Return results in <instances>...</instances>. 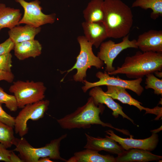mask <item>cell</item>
Here are the masks:
<instances>
[{
    "label": "cell",
    "mask_w": 162,
    "mask_h": 162,
    "mask_svg": "<svg viewBox=\"0 0 162 162\" xmlns=\"http://www.w3.org/2000/svg\"><path fill=\"white\" fill-rule=\"evenodd\" d=\"M46 88L42 82L17 80L10 87L9 92L14 94L18 108L44 100Z\"/></svg>",
    "instance_id": "cell-6"
},
{
    "label": "cell",
    "mask_w": 162,
    "mask_h": 162,
    "mask_svg": "<svg viewBox=\"0 0 162 162\" xmlns=\"http://www.w3.org/2000/svg\"><path fill=\"white\" fill-rule=\"evenodd\" d=\"M66 162H116L115 158L109 154L102 155L98 152L86 148L76 152Z\"/></svg>",
    "instance_id": "cell-19"
},
{
    "label": "cell",
    "mask_w": 162,
    "mask_h": 162,
    "mask_svg": "<svg viewBox=\"0 0 162 162\" xmlns=\"http://www.w3.org/2000/svg\"><path fill=\"white\" fill-rule=\"evenodd\" d=\"M15 118L8 114L3 109L0 104V122L14 128Z\"/></svg>",
    "instance_id": "cell-28"
},
{
    "label": "cell",
    "mask_w": 162,
    "mask_h": 162,
    "mask_svg": "<svg viewBox=\"0 0 162 162\" xmlns=\"http://www.w3.org/2000/svg\"><path fill=\"white\" fill-rule=\"evenodd\" d=\"M103 23L108 38H123L129 34L133 24L130 8L121 0H104Z\"/></svg>",
    "instance_id": "cell-1"
},
{
    "label": "cell",
    "mask_w": 162,
    "mask_h": 162,
    "mask_svg": "<svg viewBox=\"0 0 162 162\" xmlns=\"http://www.w3.org/2000/svg\"><path fill=\"white\" fill-rule=\"evenodd\" d=\"M49 157L41 158L39 159L38 162H52Z\"/></svg>",
    "instance_id": "cell-33"
},
{
    "label": "cell",
    "mask_w": 162,
    "mask_h": 162,
    "mask_svg": "<svg viewBox=\"0 0 162 162\" xmlns=\"http://www.w3.org/2000/svg\"><path fill=\"white\" fill-rule=\"evenodd\" d=\"M107 90L105 93L113 99L117 100L124 104L134 106L141 111H146L145 114H151L157 116L158 119L162 116V107L158 106L151 109L142 106V103L133 98L124 88L119 86H106Z\"/></svg>",
    "instance_id": "cell-12"
},
{
    "label": "cell",
    "mask_w": 162,
    "mask_h": 162,
    "mask_svg": "<svg viewBox=\"0 0 162 162\" xmlns=\"http://www.w3.org/2000/svg\"><path fill=\"white\" fill-rule=\"evenodd\" d=\"M50 103L48 100H42L26 105L15 118L14 130L21 137L28 134L29 120L37 121L43 118L47 111Z\"/></svg>",
    "instance_id": "cell-7"
},
{
    "label": "cell",
    "mask_w": 162,
    "mask_h": 162,
    "mask_svg": "<svg viewBox=\"0 0 162 162\" xmlns=\"http://www.w3.org/2000/svg\"><path fill=\"white\" fill-rule=\"evenodd\" d=\"M10 162H23L21 158L12 151L10 156Z\"/></svg>",
    "instance_id": "cell-32"
},
{
    "label": "cell",
    "mask_w": 162,
    "mask_h": 162,
    "mask_svg": "<svg viewBox=\"0 0 162 162\" xmlns=\"http://www.w3.org/2000/svg\"><path fill=\"white\" fill-rule=\"evenodd\" d=\"M42 47L37 40H33L15 44L14 48L15 56L20 60L30 57L35 58L42 53Z\"/></svg>",
    "instance_id": "cell-18"
},
{
    "label": "cell",
    "mask_w": 162,
    "mask_h": 162,
    "mask_svg": "<svg viewBox=\"0 0 162 162\" xmlns=\"http://www.w3.org/2000/svg\"><path fill=\"white\" fill-rule=\"evenodd\" d=\"M104 0H92L83 10L85 21L88 22H103L104 13Z\"/></svg>",
    "instance_id": "cell-22"
},
{
    "label": "cell",
    "mask_w": 162,
    "mask_h": 162,
    "mask_svg": "<svg viewBox=\"0 0 162 162\" xmlns=\"http://www.w3.org/2000/svg\"><path fill=\"white\" fill-rule=\"evenodd\" d=\"M115 158L116 162H147L160 160L162 157L153 154L149 151L133 148L125 150Z\"/></svg>",
    "instance_id": "cell-17"
},
{
    "label": "cell",
    "mask_w": 162,
    "mask_h": 162,
    "mask_svg": "<svg viewBox=\"0 0 162 162\" xmlns=\"http://www.w3.org/2000/svg\"><path fill=\"white\" fill-rule=\"evenodd\" d=\"M154 73L155 74V75L160 78H161L162 77V71H157Z\"/></svg>",
    "instance_id": "cell-34"
},
{
    "label": "cell",
    "mask_w": 162,
    "mask_h": 162,
    "mask_svg": "<svg viewBox=\"0 0 162 162\" xmlns=\"http://www.w3.org/2000/svg\"><path fill=\"white\" fill-rule=\"evenodd\" d=\"M84 36L88 41L96 48L108 38L105 27L103 22H88L82 23Z\"/></svg>",
    "instance_id": "cell-16"
},
{
    "label": "cell",
    "mask_w": 162,
    "mask_h": 162,
    "mask_svg": "<svg viewBox=\"0 0 162 162\" xmlns=\"http://www.w3.org/2000/svg\"><path fill=\"white\" fill-rule=\"evenodd\" d=\"M137 7L145 10L152 9L150 17L153 19L156 20L162 16V0H136L132 7Z\"/></svg>",
    "instance_id": "cell-23"
},
{
    "label": "cell",
    "mask_w": 162,
    "mask_h": 162,
    "mask_svg": "<svg viewBox=\"0 0 162 162\" xmlns=\"http://www.w3.org/2000/svg\"><path fill=\"white\" fill-rule=\"evenodd\" d=\"M11 151L0 143V161L10 162V156Z\"/></svg>",
    "instance_id": "cell-30"
},
{
    "label": "cell",
    "mask_w": 162,
    "mask_h": 162,
    "mask_svg": "<svg viewBox=\"0 0 162 162\" xmlns=\"http://www.w3.org/2000/svg\"><path fill=\"white\" fill-rule=\"evenodd\" d=\"M14 44L9 38L0 44V56L10 53L11 51L14 50Z\"/></svg>",
    "instance_id": "cell-29"
},
{
    "label": "cell",
    "mask_w": 162,
    "mask_h": 162,
    "mask_svg": "<svg viewBox=\"0 0 162 162\" xmlns=\"http://www.w3.org/2000/svg\"><path fill=\"white\" fill-rule=\"evenodd\" d=\"M12 57L10 53L0 56V70L11 71Z\"/></svg>",
    "instance_id": "cell-27"
},
{
    "label": "cell",
    "mask_w": 162,
    "mask_h": 162,
    "mask_svg": "<svg viewBox=\"0 0 162 162\" xmlns=\"http://www.w3.org/2000/svg\"><path fill=\"white\" fill-rule=\"evenodd\" d=\"M14 76L11 71L0 70V81L5 80L8 82H12L14 79Z\"/></svg>",
    "instance_id": "cell-31"
},
{
    "label": "cell",
    "mask_w": 162,
    "mask_h": 162,
    "mask_svg": "<svg viewBox=\"0 0 162 162\" xmlns=\"http://www.w3.org/2000/svg\"><path fill=\"white\" fill-rule=\"evenodd\" d=\"M22 14L20 9L7 7L0 3V31L3 28L11 29L19 25Z\"/></svg>",
    "instance_id": "cell-21"
},
{
    "label": "cell",
    "mask_w": 162,
    "mask_h": 162,
    "mask_svg": "<svg viewBox=\"0 0 162 162\" xmlns=\"http://www.w3.org/2000/svg\"><path fill=\"white\" fill-rule=\"evenodd\" d=\"M105 132L109 135H106V137L115 140L125 150L136 148L151 151L156 148L159 141L158 135L156 133H152V135L147 138L136 139H134L133 136L131 135H129L130 138H122L116 135L111 130Z\"/></svg>",
    "instance_id": "cell-11"
},
{
    "label": "cell",
    "mask_w": 162,
    "mask_h": 162,
    "mask_svg": "<svg viewBox=\"0 0 162 162\" xmlns=\"http://www.w3.org/2000/svg\"><path fill=\"white\" fill-rule=\"evenodd\" d=\"M87 142L84 147L85 148L99 152L105 151L109 153L119 155L122 153L124 150L122 146L118 144L114 140L106 137H96L85 134Z\"/></svg>",
    "instance_id": "cell-14"
},
{
    "label": "cell",
    "mask_w": 162,
    "mask_h": 162,
    "mask_svg": "<svg viewBox=\"0 0 162 162\" xmlns=\"http://www.w3.org/2000/svg\"><path fill=\"white\" fill-rule=\"evenodd\" d=\"M162 69V53L138 51L133 56H127L120 67L107 73L110 75L124 74L128 78L137 79Z\"/></svg>",
    "instance_id": "cell-3"
},
{
    "label": "cell",
    "mask_w": 162,
    "mask_h": 162,
    "mask_svg": "<svg viewBox=\"0 0 162 162\" xmlns=\"http://www.w3.org/2000/svg\"><path fill=\"white\" fill-rule=\"evenodd\" d=\"M146 76L145 88L152 89L155 94L162 95V79L158 78L152 73L148 74Z\"/></svg>",
    "instance_id": "cell-25"
},
{
    "label": "cell",
    "mask_w": 162,
    "mask_h": 162,
    "mask_svg": "<svg viewBox=\"0 0 162 162\" xmlns=\"http://www.w3.org/2000/svg\"><path fill=\"white\" fill-rule=\"evenodd\" d=\"M136 44L143 52L162 53V31L152 29L143 33L139 35Z\"/></svg>",
    "instance_id": "cell-13"
},
{
    "label": "cell",
    "mask_w": 162,
    "mask_h": 162,
    "mask_svg": "<svg viewBox=\"0 0 162 162\" xmlns=\"http://www.w3.org/2000/svg\"><path fill=\"white\" fill-rule=\"evenodd\" d=\"M14 0L20 4L24 10L23 17L19 22V25L25 24L37 28L47 24H52L55 22L56 20V14H46L44 13L39 0L29 2L24 0Z\"/></svg>",
    "instance_id": "cell-8"
},
{
    "label": "cell",
    "mask_w": 162,
    "mask_h": 162,
    "mask_svg": "<svg viewBox=\"0 0 162 162\" xmlns=\"http://www.w3.org/2000/svg\"><path fill=\"white\" fill-rule=\"evenodd\" d=\"M41 28L34 27L25 24L17 26L8 31L9 38L14 44L34 39L35 36L41 31Z\"/></svg>",
    "instance_id": "cell-20"
},
{
    "label": "cell",
    "mask_w": 162,
    "mask_h": 162,
    "mask_svg": "<svg viewBox=\"0 0 162 162\" xmlns=\"http://www.w3.org/2000/svg\"><path fill=\"white\" fill-rule=\"evenodd\" d=\"M67 136V134H64L44 146L38 148L33 147L23 137L16 138L14 145L15 148L13 151L19 152L23 162H38L39 158L46 157L66 162L67 160L61 156L60 148L61 141Z\"/></svg>",
    "instance_id": "cell-4"
},
{
    "label": "cell",
    "mask_w": 162,
    "mask_h": 162,
    "mask_svg": "<svg viewBox=\"0 0 162 162\" xmlns=\"http://www.w3.org/2000/svg\"><path fill=\"white\" fill-rule=\"evenodd\" d=\"M99 47L97 56L105 64V71L107 73L115 70L113 66V61L122 51L128 48H138L136 40H130L129 34L123 37L122 40L119 43L109 40L103 42Z\"/></svg>",
    "instance_id": "cell-9"
},
{
    "label": "cell",
    "mask_w": 162,
    "mask_h": 162,
    "mask_svg": "<svg viewBox=\"0 0 162 162\" xmlns=\"http://www.w3.org/2000/svg\"><path fill=\"white\" fill-rule=\"evenodd\" d=\"M89 96L92 97L96 104H105L112 111V115L115 118H117L119 115L123 118H126L134 124V121L123 111L122 107L116 102L110 96L104 92L99 86L94 87L89 92Z\"/></svg>",
    "instance_id": "cell-15"
},
{
    "label": "cell",
    "mask_w": 162,
    "mask_h": 162,
    "mask_svg": "<svg viewBox=\"0 0 162 162\" xmlns=\"http://www.w3.org/2000/svg\"><path fill=\"white\" fill-rule=\"evenodd\" d=\"M14 134L13 128L0 122V143L6 148L14 145L16 138Z\"/></svg>",
    "instance_id": "cell-24"
},
{
    "label": "cell",
    "mask_w": 162,
    "mask_h": 162,
    "mask_svg": "<svg viewBox=\"0 0 162 162\" xmlns=\"http://www.w3.org/2000/svg\"><path fill=\"white\" fill-rule=\"evenodd\" d=\"M104 109L103 104H96L92 97L90 96L84 105L78 107L74 112L57 119L56 121L63 129L88 128L92 125L97 124L114 129L124 134L129 135L130 134L127 130L115 128L111 124L104 123L100 120L99 114L103 113Z\"/></svg>",
    "instance_id": "cell-2"
},
{
    "label": "cell",
    "mask_w": 162,
    "mask_h": 162,
    "mask_svg": "<svg viewBox=\"0 0 162 162\" xmlns=\"http://www.w3.org/2000/svg\"><path fill=\"white\" fill-rule=\"evenodd\" d=\"M96 76L99 79L98 81L92 82L84 80V86L82 89L84 92L88 90L95 86L105 85L121 87L126 89L130 90L135 93L138 96L141 95L144 90L141 85L142 78L127 80L122 79L118 76L115 77L110 76L105 71L104 72L98 71L96 74Z\"/></svg>",
    "instance_id": "cell-10"
},
{
    "label": "cell",
    "mask_w": 162,
    "mask_h": 162,
    "mask_svg": "<svg viewBox=\"0 0 162 162\" xmlns=\"http://www.w3.org/2000/svg\"><path fill=\"white\" fill-rule=\"evenodd\" d=\"M3 104L11 112H15L18 108L14 96L8 94L0 87V104Z\"/></svg>",
    "instance_id": "cell-26"
},
{
    "label": "cell",
    "mask_w": 162,
    "mask_h": 162,
    "mask_svg": "<svg viewBox=\"0 0 162 162\" xmlns=\"http://www.w3.org/2000/svg\"><path fill=\"white\" fill-rule=\"evenodd\" d=\"M77 40L79 44L80 50L76 58V61L73 67L67 71V74L76 69V73L73 76L76 82H82L86 76L88 69L94 66L97 69L102 68L104 62L94 53L92 45L89 42L84 36H80Z\"/></svg>",
    "instance_id": "cell-5"
}]
</instances>
